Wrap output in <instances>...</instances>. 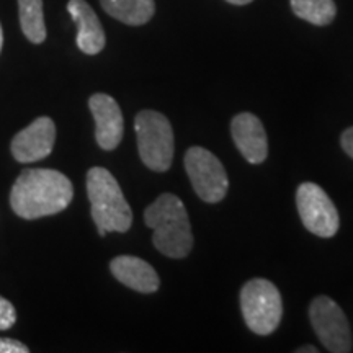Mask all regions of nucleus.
<instances>
[{
    "label": "nucleus",
    "instance_id": "9",
    "mask_svg": "<svg viewBox=\"0 0 353 353\" xmlns=\"http://www.w3.org/2000/svg\"><path fill=\"white\" fill-rule=\"evenodd\" d=\"M56 143V125L51 118L39 117L12 139V156L21 164L46 159Z\"/></svg>",
    "mask_w": 353,
    "mask_h": 353
},
{
    "label": "nucleus",
    "instance_id": "1",
    "mask_svg": "<svg viewBox=\"0 0 353 353\" xmlns=\"http://www.w3.org/2000/svg\"><path fill=\"white\" fill-rule=\"evenodd\" d=\"M74 198L70 180L52 169H25L13 183L10 206L23 219H39L64 211Z\"/></svg>",
    "mask_w": 353,
    "mask_h": 353
},
{
    "label": "nucleus",
    "instance_id": "12",
    "mask_svg": "<svg viewBox=\"0 0 353 353\" xmlns=\"http://www.w3.org/2000/svg\"><path fill=\"white\" fill-rule=\"evenodd\" d=\"M68 12L77 25V46L83 54L95 56L105 48L107 37L99 17L85 0H69Z\"/></svg>",
    "mask_w": 353,
    "mask_h": 353
},
{
    "label": "nucleus",
    "instance_id": "21",
    "mask_svg": "<svg viewBox=\"0 0 353 353\" xmlns=\"http://www.w3.org/2000/svg\"><path fill=\"white\" fill-rule=\"evenodd\" d=\"M226 2L232 3V6H247V3H250L252 0H226Z\"/></svg>",
    "mask_w": 353,
    "mask_h": 353
},
{
    "label": "nucleus",
    "instance_id": "6",
    "mask_svg": "<svg viewBox=\"0 0 353 353\" xmlns=\"http://www.w3.org/2000/svg\"><path fill=\"white\" fill-rule=\"evenodd\" d=\"M185 170L196 195L205 203H219L226 196L229 180L223 164L213 152L193 145L185 154Z\"/></svg>",
    "mask_w": 353,
    "mask_h": 353
},
{
    "label": "nucleus",
    "instance_id": "22",
    "mask_svg": "<svg viewBox=\"0 0 353 353\" xmlns=\"http://www.w3.org/2000/svg\"><path fill=\"white\" fill-rule=\"evenodd\" d=\"M3 46V32H2V25H0V51H2Z\"/></svg>",
    "mask_w": 353,
    "mask_h": 353
},
{
    "label": "nucleus",
    "instance_id": "2",
    "mask_svg": "<svg viewBox=\"0 0 353 353\" xmlns=\"http://www.w3.org/2000/svg\"><path fill=\"white\" fill-rule=\"evenodd\" d=\"M144 223L154 229V247L165 257L183 259L192 252L193 234L182 200L174 193H162L144 211Z\"/></svg>",
    "mask_w": 353,
    "mask_h": 353
},
{
    "label": "nucleus",
    "instance_id": "14",
    "mask_svg": "<svg viewBox=\"0 0 353 353\" xmlns=\"http://www.w3.org/2000/svg\"><path fill=\"white\" fill-rule=\"evenodd\" d=\"M100 3L110 17L131 26L148 23L156 13L154 0H100Z\"/></svg>",
    "mask_w": 353,
    "mask_h": 353
},
{
    "label": "nucleus",
    "instance_id": "17",
    "mask_svg": "<svg viewBox=\"0 0 353 353\" xmlns=\"http://www.w3.org/2000/svg\"><path fill=\"white\" fill-rule=\"evenodd\" d=\"M17 322V311L13 304L0 296V330H8Z\"/></svg>",
    "mask_w": 353,
    "mask_h": 353
},
{
    "label": "nucleus",
    "instance_id": "13",
    "mask_svg": "<svg viewBox=\"0 0 353 353\" xmlns=\"http://www.w3.org/2000/svg\"><path fill=\"white\" fill-rule=\"evenodd\" d=\"M110 270L120 283L128 288L149 294L156 293L161 286L157 273L145 260L134 255H120L110 262Z\"/></svg>",
    "mask_w": 353,
    "mask_h": 353
},
{
    "label": "nucleus",
    "instance_id": "3",
    "mask_svg": "<svg viewBox=\"0 0 353 353\" xmlns=\"http://www.w3.org/2000/svg\"><path fill=\"white\" fill-rule=\"evenodd\" d=\"M87 195L100 237L108 232L130 231L132 211L112 172L103 167H92L87 172Z\"/></svg>",
    "mask_w": 353,
    "mask_h": 353
},
{
    "label": "nucleus",
    "instance_id": "5",
    "mask_svg": "<svg viewBox=\"0 0 353 353\" xmlns=\"http://www.w3.org/2000/svg\"><path fill=\"white\" fill-rule=\"evenodd\" d=\"M241 309L247 327L257 335H270L283 316L280 291L265 278H254L241 290Z\"/></svg>",
    "mask_w": 353,
    "mask_h": 353
},
{
    "label": "nucleus",
    "instance_id": "8",
    "mask_svg": "<svg viewBox=\"0 0 353 353\" xmlns=\"http://www.w3.org/2000/svg\"><path fill=\"white\" fill-rule=\"evenodd\" d=\"M296 206L304 228L316 236L334 237L341 226L335 205L319 185L306 182L296 192Z\"/></svg>",
    "mask_w": 353,
    "mask_h": 353
},
{
    "label": "nucleus",
    "instance_id": "19",
    "mask_svg": "<svg viewBox=\"0 0 353 353\" xmlns=\"http://www.w3.org/2000/svg\"><path fill=\"white\" fill-rule=\"evenodd\" d=\"M341 144L348 156L353 159V126L348 128V130L343 131L342 138H341Z\"/></svg>",
    "mask_w": 353,
    "mask_h": 353
},
{
    "label": "nucleus",
    "instance_id": "10",
    "mask_svg": "<svg viewBox=\"0 0 353 353\" xmlns=\"http://www.w3.org/2000/svg\"><path fill=\"white\" fill-rule=\"evenodd\" d=\"M88 108L95 120L97 144L103 151L117 149L125 131V121L117 100L107 94H95L88 99Z\"/></svg>",
    "mask_w": 353,
    "mask_h": 353
},
{
    "label": "nucleus",
    "instance_id": "15",
    "mask_svg": "<svg viewBox=\"0 0 353 353\" xmlns=\"http://www.w3.org/2000/svg\"><path fill=\"white\" fill-rule=\"evenodd\" d=\"M19 17L26 39L33 44H41L46 39L43 0H19Z\"/></svg>",
    "mask_w": 353,
    "mask_h": 353
},
{
    "label": "nucleus",
    "instance_id": "16",
    "mask_svg": "<svg viewBox=\"0 0 353 353\" xmlns=\"http://www.w3.org/2000/svg\"><path fill=\"white\" fill-rule=\"evenodd\" d=\"M294 15L317 26L330 25L337 15L334 0H291Z\"/></svg>",
    "mask_w": 353,
    "mask_h": 353
},
{
    "label": "nucleus",
    "instance_id": "7",
    "mask_svg": "<svg viewBox=\"0 0 353 353\" xmlns=\"http://www.w3.org/2000/svg\"><path fill=\"white\" fill-rule=\"evenodd\" d=\"M309 319L322 345L332 353L352 352L350 325L342 307L329 296H317L309 306Z\"/></svg>",
    "mask_w": 353,
    "mask_h": 353
},
{
    "label": "nucleus",
    "instance_id": "18",
    "mask_svg": "<svg viewBox=\"0 0 353 353\" xmlns=\"http://www.w3.org/2000/svg\"><path fill=\"white\" fill-rule=\"evenodd\" d=\"M30 348L15 339L0 337V353H28Z\"/></svg>",
    "mask_w": 353,
    "mask_h": 353
},
{
    "label": "nucleus",
    "instance_id": "20",
    "mask_svg": "<svg viewBox=\"0 0 353 353\" xmlns=\"http://www.w3.org/2000/svg\"><path fill=\"white\" fill-rule=\"evenodd\" d=\"M298 353H317V348L312 347V345H306V347H301L296 350Z\"/></svg>",
    "mask_w": 353,
    "mask_h": 353
},
{
    "label": "nucleus",
    "instance_id": "4",
    "mask_svg": "<svg viewBox=\"0 0 353 353\" xmlns=\"http://www.w3.org/2000/svg\"><path fill=\"white\" fill-rule=\"evenodd\" d=\"M138 151L143 164L154 172H167L174 161V131L162 113L143 110L134 120Z\"/></svg>",
    "mask_w": 353,
    "mask_h": 353
},
{
    "label": "nucleus",
    "instance_id": "11",
    "mask_svg": "<svg viewBox=\"0 0 353 353\" xmlns=\"http://www.w3.org/2000/svg\"><path fill=\"white\" fill-rule=\"evenodd\" d=\"M234 144L250 164H262L268 156L267 132L262 121L252 113H239L231 123Z\"/></svg>",
    "mask_w": 353,
    "mask_h": 353
}]
</instances>
